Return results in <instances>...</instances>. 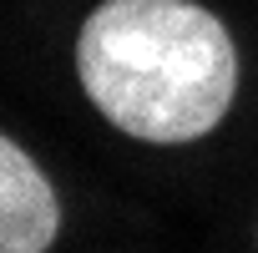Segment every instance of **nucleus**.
Wrapping results in <instances>:
<instances>
[{"label":"nucleus","instance_id":"f257e3e1","mask_svg":"<svg viewBox=\"0 0 258 253\" xmlns=\"http://www.w3.org/2000/svg\"><path fill=\"white\" fill-rule=\"evenodd\" d=\"M96 111L142 142H192L223 121L238 56L223 21L192 0H106L76 41Z\"/></svg>","mask_w":258,"mask_h":253},{"label":"nucleus","instance_id":"f03ea898","mask_svg":"<svg viewBox=\"0 0 258 253\" xmlns=\"http://www.w3.org/2000/svg\"><path fill=\"white\" fill-rule=\"evenodd\" d=\"M61 208L41 167L6 137L0 142V253H46Z\"/></svg>","mask_w":258,"mask_h":253}]
</instances>
